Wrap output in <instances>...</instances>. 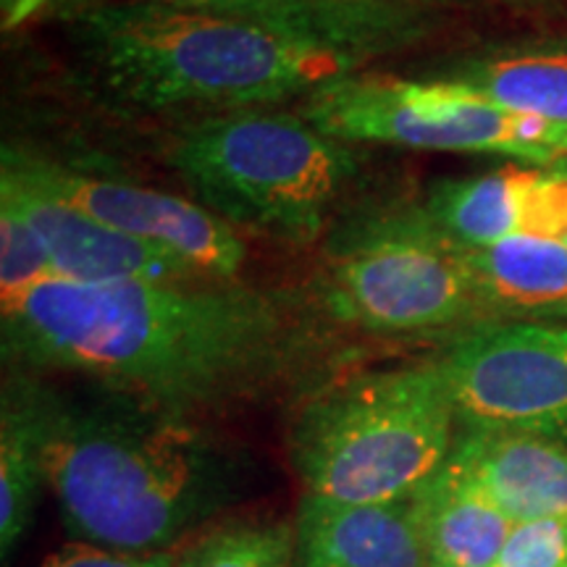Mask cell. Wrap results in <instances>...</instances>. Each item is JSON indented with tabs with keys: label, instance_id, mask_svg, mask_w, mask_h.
Returning <instances> with one entry per match:
<instances>
[{
	"label": "cell",
	"instance_id": "1",
	"mask_svg": "<svg viewBox=\"0 0 567 567\" xmlns=\"http://www.w3.org/2000/svg\"><path fill=\"white\" fill-rule=\"evenodd\" d=\"M0 305L9 363L87 375L105 392L193 421L274 392L318 344L295 295L234 281L51 279Z\"/></svg>",
	"mask_w": 567,
	"mask_h": 567
},
{
	"label": "cell",
	"instance_id": "2",
	"mask_svg": "<svg viewBox=\"0 0 567 567\" xmlns=\"http://www.w3.org/2000/svg\"><path fill=\"white\" fill-rule=\"evenodd\" d=\"M45 484L84 544L172 551L229 499L234 463L193 417L109 392L71 402L24 384Z\"/></svg>",
	"mask_w": 567,
	"mask_h": 567
},
{
	"label": "cell",
	"instance_id": "3",
	"mask_svg": "<svg viewBox=\"0 0 567 567\" xmlns=\"http://www.w3.org/2000/svg\"><path fill=\"white\" fill-rule=\"evenodd\" d=\"M84 76L113 109L208 118L308 97L363 63L339 48L158 0H97L63 17Z\"/></svg>",
	"mask_w": 567,
	"mask_h": 567
},
{
	"label": "cell",
	"instance_id": "4",
	"mask_svg": "<svg viewBox=\"0 0 567 567\" xmlns=\"http://www.w3.org/2000/svg\"><path fill=\"white\" fill-rule=\"evenodd\" d=\"M455 421L436 360L381 368L310 396L292 425L289 455L305 494L408 499L450 460Z\"/></svg>",
	"mask_w": 567,
	"mask_h": 567
},
{
	"label": "cell",
	"instance_id": "5",
	"mask_svg": "<svg viewBox=\"0 0 567 567\" xmlns=\"http://www.w3.org/2000/svg\"><path fill=\"white\" fill-rule=\"evenodd\" d=\"M163 161L197 203L279 243L308 245L358 176V155L292 113L237 111L168 134Z\"/></svg>",
	"mask_w": 567,
	"mask_h": 567
},
{
	"label": "cell",
	"instance_id": "6",
	"mask_svg": "<svg viewBox=\"0 0 567 567\" xmlns=\"http://www.w3.org/2000/svg\"><path fill=\"white\" fill-rule=\"evenodd\" d=\"M302 118L347 145L502 153L538 168L549 166L567 142V126L502 109L455 80L400 82L354 71L310 92Z\"/></svg>",
	"mask_w": 567,
	"mask_h": 567
},
{
	"label": "cell",
	"instance_id": "7",
	"mask_svg": "<svg viewBox=\"0 0 567 567\" xmlns=\"http://www.w3.org/2000/svg\"><path fill=\"white\" fill-rule=\"evenodd\" d=\"M326 305L337 321L373 334L484 321L463 247L423 208L365 226L331 266Z\"/></svg>",
	"mask_w": 567,
	"mask_h": 567
},
{
	"label": "cell",
	"instance_id": "8",
	"mask_svg": "<svg viewBox=\"0 0 567 567\" xmlns=\"http://www.w3.org/2000/svg\"><path fill=\"white\" fill-rule=\"evenodd\" d=\"M457 421L567 444V326H473L436 358Z\"/></svg>",
	"mask_w": 567,
	"mask_h": 567
},
{
	"label": "cell",
	"instance_id": "9",
	"mask_svg": "<svg viewBox=\"0 0 567 567\" xmlns=\"http://www.w3.org/2000/svg\"><path fill=\"white\" fill-rule=\"evenodd\" d=\"M9 153L42 187L105 226L176 255L203 279L234 281L243 271L247 258L243 237L205 205L140 184L71 172L59 163L38 161L17 151Z\"/></svg>",
	"mask_w": 567,
	"mask_h": 567
},
{
	"label": "cell",
	"instance_id": "10",
	"mask_svg": "<svg viewBox=\"0 0 567 567\" xmlns=\"http://www.w3.org/2000/svg\"><path fill=\"white\" fill-rule=\"evenodd\" d=\"M0 200L17 208L40 234L55 279L74 284H187L208 281L176 255L105 226L34 182L9 151L0 168Z\"/></svg>",
	"mask_w": 567,
	"mask_h": 567
},
{
	"label": "cell",
	"instance_id": "11",
	"mask_svg": "<svg viewBox=\"0 0 567 567\" xmlns=\"http://www.w3.org/2000/svg\"><path fill=\"white\" fill-rule=\"evenodd\" d=\"M295 567H429L413 499L339 502L305 494Z\"/></svg>",
	"mask_w": 567,
	"mask_h": 567
},
{
	"label": "cell",
	"instance_id": "12",
	"mask_svg": "<svg viewBox=\"0 0 567 567\" xmlns=\"http://www.w3.org/2000/svg\"><path fill=\"white\" fill-rule=\"evenodd\" d=\"M229 17L295 38L321 42L339 51L371 59L408 45L421 34V21L405 0L373 3H329V0H158Z\"/></svg>",
	"mask_w": 567,
	"mask_h": 567
},
{
	"label": "cell",
	"instance_id": "13",
	"mask_svg": "<svg viewBox=\"0 0 567 567\" xmlns=\"http://www.w3.org/2000/svg\"><path fill=\"white\" fill-rule=\"evenodd\" d=\"M513 523L567 520V444L517 431L467 429L450 455Z\"/></svg>",
	"mask_w": 567,
	"mask_h": 567
},
{
	"label": "cell",
	"instance_id": "14",
	"mask_svg": "<svg viewBox=\"0 0 567 567\" xmlns=\"http://www.w3.org/2000/svg\"><path fill=\"white\" fill-rule=\"evenodd\" d=\"M484 321L567 318V245L528 234L465 250Z\"/></svg>",
	"mask_w": 567,
	"mask_h": 567
},
{
	"label": "cell",
	"instance_id": "15",
	"mask_svg": "<svg viewBox=\"0 0 567 567\" xmlns=\"http://www.w3.org/2000/svg\"><path fill=\"white\" fill-rule=\"evenodd\" d=\"M410 499L429 567H496L513 520L452 460Z\"/></svg>",
	"mask_w": 567,
	"mask_h": 567
},
{
	"label": "cell",
	"instance_id": "16",
	"mask_svg": "<svg viewBox=\"0 0 567 567\" xmlns=\"http://www.w3.org/2000/svg\"><path fill=\"white\" fill-rule=\"evenodd\" d=\"M538 168H499V172L439 184L423 213L429 221L465 250H478L528 234L530 195Z\"/></svg>",
	"mask_w": 567,
	"mask_h": 567
},
{
	"label": "cell",
	"instance_id": "17",
	"mask_svg": "<svg viewBox=\"0 0 567 567\" xmlns=\"http://www.w3.org/2000/svg\"><path fill=\"white\" fill-rule=\"evenodd\" d=\"M45 481L40 457L38 423L24 384L3 392L0 415V555L3 563L30 528L38 507L40 486Z\"/></svg>",
	"mask_w": 567,
	"mask_h": 567
},
{
	"label": "cell",
	"instance_id": "18",
	"mask_svg": "<svg viewBox=\"0 0 567 567\" xmlns=\"http://www.w3.org/2000/svg\"><path fill=\"white\" fill-rule=\"evenodd\" d=\"M455 82L502 109L567 126V55H509L473 63Z\"/></svg>",
	"mask_w": 567,
	"mask_h": 567
},
{
	"label": "cell",
	"instance_id": "19",
	"mask_svg": "<svg viewBox=\"0 0 567 567\" xmlns=\"http://www.w3.org/2000/svg\"><path fill=\"white\" fill-rule=\"evenodd\" d=\"M172 567H295V526L279 520H239L195 530L168 551Z\"/></svg>",
	"mask_w": 567,
	"mask_h": 567
},
{
	"label": "cell",
	"instance_id": "20",
	"mask_svg": "<svg viewBox=\"0 0 567 567\" xmlns=\"http://www.w3.org/2000/svg\"><path fill=\"white\" fill-rule=\"evenodd\" d=\"M55 279V268L40 234L13 205L0 200V300Z\"/></svg>",
	"mask_w": 567,
	"mask_h": 567
},
{
	"label": "cell",
	"instance_id": "21",
	"mask_svg": "<svg viewBox=\"0 0 567 567\" xmlns=\"http://www.w3.org/2000/svg\"><path fill=\"white\" fill-rule=\"evenodd\" d=\"M496 567H567V520L513 523Z\"/></svg>",
	"mask_w": 567,
	"mask_h": 567
},
{
	"label": "cell",
	"instance_id": "22",
	"mask_svg": "<svg viewBox=\"0 0 567 567\" xmlns=\"http://www.w3.org/2000/svg\"><path fill=\"white\" fill-rule=\"evenodd\" d=\"M42 567H172L168 551H122L105 549L97 544H66V547L45 557Z\"/></svg>",
	"mask_w": 567,
	"mask_h": 567
},
{
	"label": "cell",
	"instance_id": "23",
	"mask_svg": "<svg viewBox=\"0 0 567 567\" xmlns=\"http://www.w3.org/2000/svg\"><path fill=\"white\" fill-rule=\"evenodd\" d=\"M61 3H69V0H0V24H3V32H13L38 13Z\"/></svg>",
	"mask_w": 567,
	"mask_h": 567
},
{
	"label": "cell",
	"instance_id": "24",
	"mask_svg": "<svg viewBox=\"0 0 567 567\" xmlns=\"http://www.w3.org/2000/svg\"><path fill=\"white\" fill-rule=\"evenodd\" d=\"M544 168H547L549 174H555V176H563V179H567V153L557 155V158L551 161L549 166H544Z\"/></svg>",
	"mask_w": 567,
	"mask_h": 567
},
{
	"label": "cell",
	"instance_id": "25",
	"mask_svg": "<svg viewBox=\"0 0 567 567\" xmlns=\"http://www.w3.org/2000/svg\"><path fill=\"white\" fill-rule=\"evenodd\" d=\"M329 3H373V0H329Z\"/></svg>",
	"mask_w": 567,
	"mask_h": 567
},
{
	"label": "cell",
	"instance_id": "26",
	"mask_svg": "<svg viewBox=\"0 0 567 567\" xmlns=\"http://www.w3.org/2000/svg\"><path fill=\"white\" fill-rule=\"evenodd\" d=\"M563 153H567V142H565V147H563ZM563 153H559V155H563Z\"/></svg>",
	"mask_w": 567,
	"mask_h": 567
},
{
	"label": "cell",
	"instance_id": "27",
	"mask_svg": "<svg viewBox=\"0 0 567 567\" xmlns=\"http://www.w3.org/2000/svg\"><path fill=\"white\" fill-rule=\"evenodd\" d=\"M565 245H567V237H565Z\"/></svg>",
	"mask_w": 567,
	"mask_h": 567
}]
</instances>
